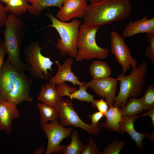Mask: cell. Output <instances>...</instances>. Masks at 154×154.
Here are the masks:
<instances>
[{
	"instance_id": "1",
	"label": "cell",
	"mask_w": 154,
	"mask_h": 154,
	"mask_svg": "<svg viewBox=\"0 0 154 154\" xmlns=\"http://www.w3.org/2000/svg\"><path fill=\"white\" fill-rule=\"evenodd\" d=\"M131 5L129 0H104L87 5L83 24L99 26L125 19L129 15Z\"/></svg>"
},
{
	"instance_id": "2",
	"label": "cell",
	"mask_w": 154,
	"mask_h": 154,
	"mask_svg": "<svg viewBox=\"0 0 154 154\" xmlns=\"http://www.w3.org/2000/svg\"><path fill=\"white\" fill-rule=\"evenodd\" d=\"M4 41L7 55V60L19 72L29 71L30 67L23 62L20 52L26 33V28L23 22L12 14L7 17L4 25Z\"/></svg>"
},
{
	"instance_id": "3",
	"label": "cell",
	"mask_w": 154,
	"mask_h": 154,
	"mask_svg": "<svg viewBox=\"0 0 154 154\" xmlns=\"http://www.w3.org/2000/svg\"><path fill=\"white\" fill-rule=\"evenodd\" d=\"M147 63L144 62L132 68L129 74L126 76L122 73L118 75L120 81V89L116 96L114 106L123 108L129 98L138 97L141 95L146 84L145 76L147 71Z\"/></svg>"
},
{
	"instance_id": "4",
	"label": "cell",
	"mask_w": 154,
	"mask_h": 154,
	"mask_svg": "<svg viewBox=\"0 0 154 154\" xmlns=\"http://www.w3.org/2000/svg\"><path fill=\"white\" fill-rule=\"evenodd\" d=\"M99 26L81 24L76 41L78 52L75 58L76 62L93 59L103 60L108 56L109 50L97 44L96 35Z\"/></svg>"
},
{
	"instance_id": "5",
	"label": "cell",
	"mask_w": 154,
	"mask_h": 154,
	"mask_svg": "<svg viewBox=\"0 0 154 154\" xmlns=\"http://www.w3.org/2000/svg\"><path fill=\"white\" fill-rule=\"evenodd\" d=\"M46 15L52 23L48 26L54 28L60 36V38H58L56 46L61 54L63 56L68 54L75 58L78 52L76 39L81 21L75 19L70 22L66 23L60 21L51 13Z\"/></svg>"
},
{
	"instance_id": "6",
	"label": "cell",
	"mask_w": 154,
	"mask_h": 154,
	"mask_svg": "<svg viewBox=\"0 0 154 154\" xmlns=\"http://www.w3.org/2000/svg\"><path fill=\"white\" fill-rule=\"evenodd\" d=\"M42 48L36 41L30 43L23 48L24 59L30 67L29 75L37 80L48 79L51 77L48 70L52 72V66L53 63L50 58L41 54Z\"/></svg>"
},
{
	"instance_id": "7",
	"label": "cell",
	"mask_w": 154,
	"mask_h": 154,
	"mask_svg": "<svg viewBox=\"0 0 154 154\" xmlns=\"http://www.w3.org/2000/svg\"><path fill=\"white\" fill-rule=\"evenodd\" d=\"M59 124L62 126L71 125L80 128L89 135H97L100 127L99 125L89 124L83 121L75 110L71 100L61 97L56 103Z\"/></svg>"
},
{
	"instance_id": "8",
	"label": "cell",
	"mask_w": 154,
	"mask_h": 154,
	"mask_svg": "<svg viewBox=\"0 0 154 154\" xmlns=\"http://www.w3.org/2000/svg\"><path fill=\"white\" fill-rule=\"evenodd\" d=\"M41 127L48 139L45 154L59 153L62 152L65 145H60V143L63 139L70 135L73 128L62 126L58 120L50 123L41 124Z\"/></svg>"
},
{
	"instance_id": "9",
	"label": "cell",
	"mask_w": 154,
	"mask_h": 154,
	"mask_svg": "<svg viewBox=\"0 0 154 154\" xmlns=\"http://www.w3.org/2000/svg\"><path fill=\"white\" fill-rule=\"evenodd\" d=\"M111 51L121 66L122 72L125 73L131 67H137V62L131 55V51L122 36L117 32L111 33Z\"/></svg>"
},
{
	"instance_id": "10",
	"label": "cell",
	"mask_w": 154,
	"mask_h": 154,
	"mask_svg": "<svg viewBox=\"0 0 154 154\" xmlns=\"http://www.w3.org/2000/svg\"><path fill=\"white\" fill-rule=\"evenodd\" d=\"M118 80L110 76L98 79L92 78L86 84L96 94L105 98L109 107L114 106L116 97Z\"/></svg>"
},
{
	"instance_id": "11",
	"label": "cell",
	"mask_w": 154,
	"mask_h": 154,
	"mask_svg": "<svg viewBox=\"0 0 154 154\" xmlns=\"http://www.w3.org/2000/svg\"><path fill=\"white\" fill-rule=\"evenodd\" d=\"M32 84L31 78L24 72L20 73L8 97L7 102L16 105L24 101H31L30 96Z\"/></svg>"
},
{
	"instance_id": "12",
	"label": "cell",
	"mask_w": 154,
	"mask_h": 154,
	"mask_svg": "<svg viewBox=\"0 0 154 154\" xmlns=\"http://www.w3.org/2000/svg\"><path fill=\"white\" fill-rule=\"evenodd\" d=\"M19 72L7 60L0 70V100L7 102L9 94L13 88Z\"/></svg>"
},
{
	"instance_id": "13",
	"label": "cell",
	"mask_w": 154,
	"mask_h": 154,
	"mask_svg": "<svg viewBox=\"0 0 154 154\" xmlns=\"http://www.w3.org/2000/svg\"><path fill=\"white\" fill-rule=\"evenodd\" d=\"M87 0H64L56 16L62 22L68 21L75 18L83 17L87 5Z\"/></svg>"
},
{
	"instance_id": "14",
	"label": "cell",
	"mask_w": 154,
	"mask_h": 154,
	"mask_svg": "<svg viewBox=\"0 0 154 154\" xmlns=\"http://www.w3.org/2000/svg\"><path fill=\"white\" fill-rule=\"evenodd\" d=\"M73 61L72 58H68L63 64H61L58 60L56 61L55 63L58 68V71L55 76L50 78L49 82L54 84L56 86L66 81L71 82L74 85L81 84L82 82L78 80L79 78L72 71L71 66Z\"/></svg>"
},
{
	"instance_id": "15",
	"label": "cell",
	"mask_w": 154,
	"mask_h": 154,
	"mask_svg": "<svg viewBox=\"0 0 154 154\" xmlns=\"http://www.w3.org/2000/svg\"><path fill=\"white\" fill-rule=\"evenodd\" d=\"M142 33L154 34V17L148 19L145 15L140 19L130 21L122 32V37L128 38Z\"/></svg>"
},
{
	"instance_id": "16",
	"label": "cell",
	"mask_w": 154,
	"mask_h": 154,
	"mask_svg": "<svg viewBox=\"0 0 154 154\" xmlns=\"http://www.w3.org/2000/svg\"><path fill=\"white\" fill-rule=\"evenodd\" d=\"M15 104L0 102V130L9 134L12 130V122L20 117V112Z\"/></svg>"
},
{
	"instance_id": "17",
	"label": "cell",
	"mask_w": 154,
	"mask_h": 154,
	"mask_svg": "<svg viewBox=\"0 0 154 154\" xmlns=\"http://www.w3.org/2000/svg\"><path fill=\"white\" fill-rule=\"evenodd\" d=\"M139 117V115H137L131 116H122L120 124V132L122 134L126 132L135 142L136 145L142 149L143 139L146 137L151 138L153 135L147 134L146 133H140L135 130L133 125L134 122Z\"/></svg>"
},
{
	"instance_id": "18",
	"label": "cell",
	"mask_w": 154,
	"mask_h": 154,
	"mask_svg": "<svg viewBox=\"0 0 154 154\" xmlns=\"http://www.w3.org/2000/svg\"><path fill=\"white\" fill-rule=\"evenodd\" d=\"M104 116L106 117V121L102 123L101 126L120 132V124L122 116L119 108L114 106L109 107Z\"/></svg>"
},
{
	"instance_id": "19",
	"label": "cell",
	"mask_w": 154,
	"mask_h": 154,
	"mask_svg": "<svg viewBox=\"0 0 154 154\" xmlns=\"http://www.w3.org/2000/svg\"><path fill=\"white\" fill-rule=\"evenodd\" d=\"M54 84L48 83L42 84L41 90L37 97V100L54 107L56 106L58 98Z\"/></svg>"
},
{
	"instance_id": "20",
	"label": "cell",
	"mask_w": 154,
	"mask_h": 154,
	"mask_svg": "<svg viewBox=\"0 0 154 154\" xmlns=\"http://www.w3.org/2000/svg\"><path fill=\"white\" fill-rule=\"evenodd\" d=\"M31 3L28 7L29 13L35 17L39 16L44 9L50 7L60 8L64 0H26Z\"/></svg>"
},
{
	"instance_id": "21",
	"label": "cell",
	"mask_w": 154,
	"mask_h": 154,
	"mask_svg": "<svg viewBox=\"0 0 154 154\" xmlns=\"http://www.w3.org/2000/svg\"><path fill=\"white\" fill-rule=\"evenodd\" d=\"M37 106L39 110L40 116V122L41 124L47 123L50 121H53L58 119V114L56 107L44 103L38 102Z\"/></svg>"
},
{
	"instance_id": "22",
	"label": "cell",
	"mask_w": 154,
	"mask_h": 154,
	"mask_svg": "<svg viewBox=\"0 0 154 154\" xmlns=\"http://www.w3.org/2000/svg\"><path fill=\"white\" fill-rule=\"evenodd\" d=\"M89 72L92 78L101 79L110 76L111 70L106 63L100 61H96L90 65Z\"/></svg>"
},
{
	"instance_id": "23",
	"label": "cell",
	"mask_w": 154,
	"mask_h": 154,
	"mask_svg": "<svg viewBox=\"0 0 154 154\" xmlns=\"http://www.w3.org/2000/svg\"><path fill=\"white\" fill-rule=\"evenodd\" d=\"M119 110L122 116H131L141 113L144 108L141 98L133 97L127 101L124 107Z\"/></svg>"
},
{
	"instance_id": "24",
	"label": "cell",
	"mask_w": 154,
	"mask_h": 154,
	"mask_svg": "<svg viewBox=\"0 0 154 154\" xmlns=\"http://www.w3.org/2000/svg\"><path fill=\"white\" fill-rule=\"evenodd\" d=\"M71 143L65 146L63 151V154H81L83 150L84 145L78 138L77 130L74 131L70 136Z\"/></svg>"
},
{
	"instance_id": "25",
	"label": "cell",
	"mask_w": 154,
	"mask_h": 154,
	"mask_svg": "<svg viewBox=\"0 0 154 154\" xmlns=\"http://www.w3.org/2000/svg\"><path fill=\"white\" fill-rule=\"evenodd\" d=\"M82 84L79 86V89L74 92L70 94L68 97L71 99H76L81 102H86L91 103L92 106L94 108L95 101L94 99V96L89 94L87 91L88 88L86 82H82Z\"/></svg>"
},
{
	"instance_id": "26",
	"label": "cell",
	"mask_w": 154,
	"mask_h": 154,
	"mask_svg": "<svg viewBox=\"0 0 154 154\" xmlns=\"http://www.w3.org/2000/svg\"><path fill=\"white\" fill-rule=\"evenodd\" d=\"M29 5L26 0H10L5 7L7 11L17 16L28 11Z\"/></svg>"
},
{
	"instance_id": "27",
	"label": "cell",
	"mask_w": 154,
	"mask_h": 154,
	"mask_svg": "<svg viewBox=\"0 0 154 154\" xmlns=\"http://www.w3.org/2000/svg\"><path fill=\"white\" fill-rule=\"evenodd\" d=\"M143 102L144 110L148 111L154 108V85L149 84L143 96L141 98Z\"/></svg>"
},
{
	"instance_id": "28",
	"label": "cell",
	"mask_w": 154,
	"mask_h": 154,
	"mask_svg": "<svg viewBox=\"0 0 154 154\" xmlns=\"http://www.w3.org/2000/svg\"><path fill=\"white\" fill-rule=\"evenodd\" d=\"M125 143L124 141H118L116 139H115L101 152V154H119Z\"/></svg>"
},
{
	"instance_id": "29",
	"label": "cell",
	"mask_w": 154,
	"mask_h": 154,
	"mask_svg": "<svg viewBox=\"0 0 154 154\" xmlns=\"http://www.w3.org/2000/svg\"><path fill=\"white\" fill-rule=\"evenodd\" d=\"M146 39L149 43V45L145 48V54L154 64V34H146Z\"/></svg>"
},
{
	"instance_id": "30",
	"label": "cell",
	"mask_w": 154,
	"mask_h": 154,
	"mask_svg": "<svg viewBox=\"0 0 154 154\" xmlns=\"http://www.w3.org/2000/svg\"><path fill=\"white\" fill-rule=\"evenodd\" d=\"M56 88L58 96L59 98L63 96L68 97L70 94L78 90L77 88L68 86L65 82L58 85Z\"/></svg>"
},
{
	"instance_id": "31",
	"label": "cell",
	"mask_w": 154,
	"mask_h": 154,
	"mask_svg": "<svg viewBox=\"0 0 154 154\" xmlns=\"http://www.w3.org/2000/svg\"><path fill=\"white\" fill-rule=\"evenodd\" d=\"M96 145L91 137L89 139V142L84 146L82 154H101Z\"/></svg>"
},
{
	"instance_id": "32",
	"label": "cell",
	"mask_w": 154,
	"mask_h": 154,
	"mask_svg": "<svg viewBox=\"0 0 154 154\" xmlns=\"http://www.w3.org/2000/svg\"><path fill=\"white\" fill-rule=\"evenodd\" d=\"M103 98L101 99L96 100L94 104V108H97L99 111L102 113L104 116L109 108L107 103L105 101Z\"/></svg>"
},
{
	"instance_id": "33",
	"label": "cell",
	"mask_w": 154,
	"mask_h": 154,
	"mask_svg": "<svg viewBox=\"0 0 154 154\" xmlns=\"http://www.w3.org/2000/svg\"><path fill=\"white\" fill-rule=\"evenodd\" d=\"M7 12L5 7L0 4V28L5 25L7 17Z\"/></svg>"
},
{
	"instance_id": "34",
	"label": "cell",
	"mask_w": 154,
	"mask_h": 154,
	"mask_svg": "<svg viewBox=\"0 0 154 154\" xmlns=\"http://www.w3.org/2000/svg\"><path fill=\"white\" fill-rule=\"evenodd\" d=\"M104 116V115L99 111L89 115V117L91 119L92 124L94 125H98L99 121Z\"/></svg>"
},
{
	"instance_id": "35",
	"label": "cell",
	"mask_w": 154,
	"mask_h": 154,
	"mask_svg": "<svg viewBox=\"0 0 154 154\" xmlns=\"http://www.w3.org/2000/svg\"><path fill=\"white\" fill-rule=\"evenodd\" d=\"M7 52L4 41L1 40L0 42V70L4 63V58Z\"/></svg>"
},
{
	"instance_id": "36",
	"label": "cell",
	"mask_w": 154,
	"mask_h": 154,
	"mask_svg": "<svg viewBox=\"0 0 154 154\" xmlns=\"http://www.w3.org/2000/svg\"><path fill=\"white\" fill-rule=\"evenodd\" d=\"M148 116L151 119L153 126H154V108L149 110L147 112L142 114L139 115V117Z\"/></svg>"
},
{
	"instance_id": "37",
	"label": "cell",
	"mask_w": 154,
	"mask_h": 154,
	"mask_svg": "<svg viewBox=\"0 0 154 154\" xmlns=\"http://www.w3.org/2000/svg\"><path fill=\"white\" fill-rule=\"evenodd\" d=\"M44 149L43 146H42L36 149L33 153L34 154H41L44 153Z\"/></svg>"
},
{
	"instance_id": "38",
	"label": "cell",
	"mask_w": 154,
	"mask_h": 154,
	"mask_svg": "<svg viewBox=\"0 0 154 154\" xmlns=\"http://www.w3.org/2000/svg\"><path fill=\"white\" fill-rule=\"evenodd\" d=\"M88 0L89 1L91 2V3H97L104 0Z\"/></svg>"
},
{
	"instance_id": "39",
	"label": "cell",
	"mask_w": 154,
	"mask_h": 154,
	"mask_svg": "<svg viewBox=\"0 0 154 154\" xmlns=\"http://www.w3.org/2000/svg\"><path fill=\"white\" fill-rule=\"evenodd\" d=\"M10 0H0V2L7 4Z\"/></svg>"
},
{
	"instance_id": "40",
	"label": "cell",
	"mask_w": 154,
	"mask_h": 154,
	"mask_svg": "<svg viewBox=\"0 0 154 154\" xmlns=\"http://www.w3.org/2000/svg\"><path fill=\"white\" fill-rule=\"evenodd\" d=\"M1 101L0 100V102H1Z\"/></svg>"
},
{
	"instance_id": "41",
	"label": "cell",
	"mask_w": 154,
	"mask_h": 154,
	"mask_svg": "<svg viewBox=\"0 0 154 154\" xmlns=\"http://www.w3.org/2000/svg\"></svg>"
}]
</instances>
